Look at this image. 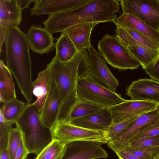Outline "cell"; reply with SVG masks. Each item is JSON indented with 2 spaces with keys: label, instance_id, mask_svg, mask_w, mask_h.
Segmentation results:
<instances>
[{
  "label": "cell",
  "instance_id": "6da1fadb",
  "mask_svg": "<svg viewBox=\"0 0 159 159\" xmlns=\"http://www.w3.org/2000/svg\"><path fill=\"white\" fill-rule=\"evenodd\" d=\"M120 8L118 0H91L76 8L49 15L42 23L52 34L62 33L67 28L79 23H114Z\"/></svg>",
  "mask_w": 159,
  "mask_h": 159
},
{
  "label": "cell",
  "instance_id": "7a4b0ae2",
  "mask_svg": "<svg viewBox=\"0 0 159 159\" xmlns=\"http://www.w3.org/2000/svg\"><path fill=\"white\" fill-rule=\"evenodd\" d=\"M7 66L12 73L27 103L33 99L30 46L26 34L18 26H9L4 41Z\"/></svg>",
  "mask_w": 159,
  "mask_h": 159
},
{
  "label": "cell",
  "instance_id": "3957f363",
  "mask_svg": "<svg viewBox=\"0 0 159 159\" xmlns=\"http://www.w3.org/2000/svg\"><path fill=\"white\" fill-rule=\"evenodd\" d=\"M88 54L86 49L78 51L72 59L66 61H61L56 54L47 64L46 68L57 86L61 101L57 121H67L78 101L76 87L79 67Z\"/></svg>",
  "mask_w": 159,
  "mask_h": 159
},
{
  "label": "cell",
  "instance_id": "277c9868",
  "mask_svg": "<svg viewBox=\"0 0 159 159\" xmlns=\"http://www.w3.org/2000/svg\"><path fill=\"white\" fill-rule=\"evenodd\" d=\"M15 123L30 153L37 156L53 139L51 129L43 124L39 112L32 103L25 104Z\"/></svg>",
  "mask_w": 159,
  "mask_h": 159
},
{
  "label": "cell",
  "instance_id": "5b68a950",
  "mask_svg": "<svg viewBox=\"0 0 159 159\" xmlns=\"http://www.w3.org/2000/svg\"><path fill=\"white\" fill-rule=\"evenodd\" d=\"M98 47L106 62L120 71L129 69H137L141 66L116 36L108 34L104 35L99 41Z\"/></svg>",
  "mask_w": 159,
  "mask_h": 159
},
{
  "label": "cell",
  "instance_id": "8992f818",
  "mask_svg": "<svg viewBox=\"0 0 159 159\" xmlns=\"http://www.w3.org/2000/svg\"><path fill=\"white\" fill-rule=\"evenodd\" d=\"M78 98L108 108L124 102L121 95L93 79L89 75L79 78L77 84Z\"/></svg>",
  "mask_w": 159,
  "mask_h": 159
},
{
  "label": "cell",
  "instance_id": "52a82bcc",
  "mask_svg": "<svg viewBox=\"0 0 159 159\" xmlns=\"http://www.w3.org/2000/svg\"><path fill=\"white\" fill-rule=\"evenodd\" d=\"M53 139L66 145L76 141H87L107 143L103 132L85 129L64 121H57L51 129Z\"/></svg>",
  "mask_w": 159,
  "mask_h": 159
},
{
  "label": "cell",
  "instance_id": "ba28073f",
  "mask_svg": "<svg viewBox=\"0 0 159 159\" xmlns=\"http://www.w3.org/2000/svg\"><path fill=\"white\" fill-rule=\"evenodd\" d=\"M87 49L88 57L79 77L89 75L95 80L104 84L112 91L116 92L119 85L118 81L109 69L101 53L92 45Z\"/></svg>",
  "mask_w": 159,
  "mask_h": 159
},
{
  "label": "cell",
  "instance_id": "9c48e42d",
  "mask_svg": "<svg viewBox=\"0 0 159 159\" xmlns=\"http://www.w3.org/2000/svg\"><path fill=\"white\" fill-rule=\"evenodd\" d=\"M123 13L137 17L159 31V0H121Z\"/></svg>",
  "mask_w": 159,
  "mask_h": 159
},
{
  "label": "cell",
  "instance_id": "30bf717a",
  "mask_svg": "<svg viewBox=\"0 0 159 159\" xmlns=\"http://www.w3.org/2000/svg\"><path fill=\"white\" fill-rule=\"evenodd\" d=\"M158 104L153 102L125 100L108 108L112 116L111 124H117L154 110Z\"/></svg>",
  "mask_w": 159,
  "mask_h": 159
},
{
  "label": "cell",
  "instance_id": "8fae6325",
  "mask_svg": "<svg viewBox=\"0 0 159 159\" xmlns=\"http://www.w3.org/2000/svg\"><path fill=\"white\" fill-rule=\"evenodd\" d=\"M102 143L93 141H80L66 145L62 159H96L107 158L108 153Z\"/></svg>",
  "mask_w": 159,
  "mask_h": 159
},
{
  "label": "cell",
  "instance_id": "7c38bea8",
  "mask_svg": "<svg viewBox=\"0 0 159 159\" xmlns=\"http://www.w3.org/2000/svg\"><path fill=\"white\" fill-rule=\"evenodd\" d=\"M125 94L131 100L159 103V82L152 79H140L126 87Z\"/></svg>",
  "mask_w": 159,
  "mask_h": 159
},
{
  "label": "cell",
  "instance_id": "4fadbf2b",
  "mask_svg": "<svg viewBox=\"0 0 159 159\" xmlns=\"http://www.w3.org/2000/svg\"><path fill=\"white\" fill-rule=\"evenodd\" d=\"M91 0H34L31 16L50 15L80 7Z\"/></svg>",
  "mask_w": 159,
  "mask_h": 159
},
{
  "label": "cell",
  "instance_id": "5bb4252c",
  "mask_svg": "<svg viewBox=\"0 0 159 159\" xmlns=\"http://www.w3.org/2000/svg\"><path fill=\"white\" fill-rule=\"evenodd\" d=\"M26 35L30 49L34 52L40 54L47 53L55 46L52 34L40 25H32Z\"/></svg>",
  "mask_w": 159,
  "mask_h": 159
},
{
  "label": "cell",
  "instance_id": "9a60e30c",
  "mask_svg": "<svg viewBox=\"0 0 159 159\" xmlns=\"http://www.w3.org/2000/svg\"><path fill=\"white\" fill-rule=\"evenodd\" d=\"M68 122L78 127L104 132L112 124V117L108 108H104L97 112L85 115Z\"/></svg>",
  "mask_w": 159,
  "mask_h": 159
},
{
  "label": "cell",
  "instance_id": "2e32d148",
  "mask_svg": "<svg viewBox=\"0 0 159 159\" xmlns=\"http://www.w3.org/2000/svg\"><path fill=\"white\" fill-rule=\"evenodd\" d=\"M60 105L58 90L52 80L47 98L39 113L40 120L46 127L51 129L57 121Z\"/></svg>",
  "mask_w": 159,
  "mask_h": 159
},
{
  "label": "cell",
  "instance_id": "e0dca14e",
  "mask_svg": "<svg viewBox=\"0 0 159 159\" xmlns=\"http://www.w3.org/2000/svg\"><path fill=\"white\" fill-rule=\"evenodd\" d=\"M22 10L17 0H0V33L6 34L9 26H18Z\"/></svg>",
  "mask_w": 159,
  "mask_h": 159
},
{
  "label": "cell",
  "instance_id": "ac0fdd59",
  "mask_svg": "<svg viewBox=\"0 0 159 159\" xmlns=\"http://www.w3.org/2000/svg\"><path fill=\"white\" fill-rule=\"evenodd\" d=\"M159 119V114L156 109L142 114L108 142H114L120 144H124L137 132L154 123Z\"/></svg>",
  "mask_w": 159,
  "mask_h": 159
},
{
  "label": "cell",
  "instance_id": "d6986e66",
  "mask_svg": "<svg viewBox=\"0 0 159 159\" xmlns=\"http://www.w3.org/2000/svg\"><path fill=\"white\" fill-rule=\"evenodd\" d=\"M98 24L93 22L78 24L67 28L62 33L67 34L78 51L86 49L91 45V32Z\"/></svg>",
  "mask_w": 159,
  "mask_h": 159
},
{
  "label": "cell",
  "instance_id": "ffe728a7",
  "mask_svg": "<svg viewBox=\"0 0 159 159\" xmlns=\"http://www.w3.org/2000/svg\"><path fill=\"white\" fill-rule=\"evenodd\" d=\"M114 24L116 26L134 30L159 43V31L155 30L132 15L122 13L117 17Z\"/></svg>",
  "mask_w": 159,
  "mask_h": 159
},
{
  "label": "cell",
  "instance_id": "44dd1931",
  "mask_svg": "<svg viewBox=\"0 0 159 159\" xmlns=\"http://www.w3.org/2000/svg\"><path fill=\"white\" fill-rule=\"evenodd\" d=\"M52 79L49 71L46 68L39 72L36 79L32 83L33 94L37 98L32 104L41 112L49 93Z\"/></svg>",
  "mask_w": 159,
  "mask_h": 159
},
{
  "label": "cell",
  "instance_id": "7402d4cb",
  "mask_svg": "<svg viewBox=\"0 0 159 159\" xmlns=\"http://www.w3.org/2000/svg\"><path fill=\"white\" fill-rule=\"evenodd\" d=\"M126 34L127 39L125 46L140 63L142 68L149 64L159 57V50L151 49L141 44L126 31Z\"/></svg>",
  "mask_w": 159,
  "mask_h": 159
},
{
  "label": "cell",
  "instance_id": "603a6c76",
  "mask_svg": "<svg viewBox=\"0 0 159 159\" xmlns=\"http://www.w3.org/2000/svg\"><path fill=\"white\" fill-rule=\"evenodd\" d=\"M16 98L11 72L4 63L0 61V101L2 103Z\"/></svg>",
  "mask_w": 159,
  "mask_h": 159
},
{
  "label": "cell",
  "instance_id": "cb8c5ba5",
  "mask_svg": "<svg viewBox=\"0 0 159 159\" xmlns=\"http://www.w3.org/2000/svg\"><path fill=\"white\" fill-rule=\"evenodd\" d=\"M55 47L56 54L62 61H70L78 51L69 36L64 33H61L57 39Z\"/></svg>",
  "mask_w": 159,
  "mask_h": 159
},
{
  "label": "cell",
  "instance_id": "d4e9b609",
  "mask_svg": "<svg viewBox=\"0 0 159 159\" xmlns=\"http://www.w3.org/2000/svg\"><path fill=\"white\" fill-rule=\"evenodd\" d=\"M103 107L86 100L78 98L72 110L67 121L70 122L77 118L97 112L103 109Z\"/></svg>",
  "mask_w": 159,
  "mask_h": 159
},
{
  "label": "cell",
  "instance_id": "484cf974",
  "mask_svg": "<svg viewBox=\"0 0 159 159\" xmlns=\"http://www.w3.org/2000/svg\"><path fill=\"white\" fill-rule=\"evenodd\" d=\"M25 105L24 102L16 98L3 103L0 111L6 120L15 122Z\"/></svg>",
  "mask_w": 159,
  "mask_h": 159
},
{
  "label": "cell",
  "instance_id": "4316f807",
  "mask_svg": "<svg viewBox=\"0 0 159 159\" xmlns=\"http://www.w3.org/2000/svg\"><path fill=\"white\" fill-rule=\"evenodd\" d=\"M65 145L59 140L53 139L35 159H62Z\"/></svg>",
  "mask_w": 159,
  "mask_h": 159
},
{
  "label": "cell",
  "instance_id": "83f0119b",
  "mask_svg": "<svg viewBox=\"0 0 159 159\" xmlns=\"http://www.w3.org/2000/svg\"><path fill=\"white\" fill-rule=\"evenodd\" d=\"M21 132L18 128H12L10 133L7 150L10 159H15L16 152L22 139Z\"/></svg>",
  "mask_w": 159,
  "mask_h": 159
},
{
  "label": "cell",
  "instance_id": "f1b7e54d",
  "mask_svg": "<svg viewBox=\"0 0 159 159\" xmlns=\"http://www.w3.org/2000/svg\"><path fill=\"white\" fill-rule=\"evenodd\" d=\"M14 123L6 120L0 111V152L7 149L9 134Z\"/></svg>",
  "mask_w": 159,
  "mask_h": 159
},
{
  "label": "cell",
  "instance_id": "f546056e",
  "mask_svg": "<svg viewBox=\"0 0 159 159\" xmlns=\"http://www.w3.org/2000/svg\"><path fill=\"white\" fill-rule=\"evenodd\" d=\"M140 116H134L126 121L117 124L111 125L103 132L104 136L107 141V143L115 137L119 133L125 129Z\"/></svg>",
  "mask_w": 159,
  "mask_h": 159
},
{
  "label": "cell",
  "instance_id": "4dcf8cb0",
  "mask_svg": "<svg viewBox=\"0 0 159 159\" xmlns=\"http://www.w3.org/2000/svg\"><path fill=\"white\" fill-rule=\"evenodd\" d=\"M158 135H159V119L154 123L148 126L137 132L129 138L123 145L129 144L141 138Z\"/></svg>",
  "mask_w": 159,
  "mask_h": 159
},
{
  "label": "cell",
  "instance_id": "1f68e13d",
  "mask_svg": "<svg viewBox=\"0 0 159 159\" xmlns=\"http://www.w3.org/2000/svg\"><path fill=\"white\" fill-rule=\"evenodd\" d=\"M124 29L134 39L141 44L151 49L159 50V42L134 30L128 28Z\"/></svg>",
  "mask_w": 159,
  "mask_h": 159
},
{
  "label": "cell",
  "instance_id": "d6a6232c",
  "mask_svg": "<svg viewBox=\"0 0 159 159\" xmlns=\"http://www.w3.org/2000/svg\"><path fill=\"white\" fill-rule=\"evenodd\" d=\"M122 145L133 146L159 147V135L143 138L135 140L129 144Z\"/></svg>",
  "mask_w": 159,
  "mask_h": 159
},
{
  "label": "cell",
  "instance_id": "836d02e7",
  "mask_svg": "<svg viewBox=\"0 0 159 159\" xmlns=\"http://www.w3.org/2000/svg\"><path fill=\"white\" fill-rule=\"evenodd\" d=\"M142 68L152 79L159 82V56L153 62Z\"/></svg>",
  "mask_w": 159,
  "mask_h": 159
},
{
  "label": "cell",
  "instance_id": "e575fe53",
  "mask_svg": "<svg viewBox=\"0 0 159 159\" xmlns=\"http://www.w3.org/2000/svg\"><path fill=\"white\" fill-rule=\"evenodd\" d=\"M112 150L116 154L119 159H145L136 156L122 149H113Z\"/></svg>",
  "mask_w": 159,
  "mask_h": 159
},
{
  "label": "cell",
  "instance_id": "d590c367",
  "mask_svg": "<svg viewBox=\"0 0 159 159\" xmlns=\"http://www.w3.org/2000/svg\"><path fill=\"white\" fill-rule=\"evenodd\" d=\"M29 153L22 138L19 147L16 152L15 159H26Z\"/></svg>",
  "mask_w": 159,
  "mask_h": 159
},
{
  "label": "cell",
  "instance_id": "8d00e7d4",
  "mask_svg": "<svg viewBox=\"0 0 159 159\" xmlns=\"http://www.w3.org/2000/svg\"><path fill=\"white\" fill-rule=\"evenodd\" d=\"M17 3L23 10L26 8H29L30 4L34 2V0H17Z\"/></svg>",
  "mask_w": 159,
  "mask_h": 159
},
{
  "label": "cell",
  "instance_id": "74e56055",
  "mask_svg": "<svg viewBox=\"0 0 159 159\" xmlns=\"http://www.w3.org/2000/svg\"><path fill=\"white\" fill-rule=\"evenodd\" d=\"M0 159H10L7 149L0 152Z\"/></svg>",
  "mask_w": 159,
  "mask_h": 159
},
{
  "label": "cell",
  "instance_id": "f35d334b",
  "mask_svg": "<svg viewBox=\"0 0 159 159\" xmlns=\"http://www.w3.org/2000/svg\"><path fill=\"white\" fill-rule=\"evenodd\" d=\"M153 159H159V152L156 154Z\"/></svg>",
  "mask_w": 159,
  "mask_h": 159
},
{
  "label": "cell",
  "instance_id": "ab89813d",
  "mask_svg": "<svg viewBox=\"0 0 159 159\" xmlns=\"http://www.w3.org/2000/svg\"><path fill=\"white\" fill-rule=\"evenodd\" d=\"M156 109L157 110L158 112V113L159 114V103H158V104L157 105V106L156 107Z\"/></svg>",
  "mask_w": 159,
  "mask_h": 159
}]
</instances>
